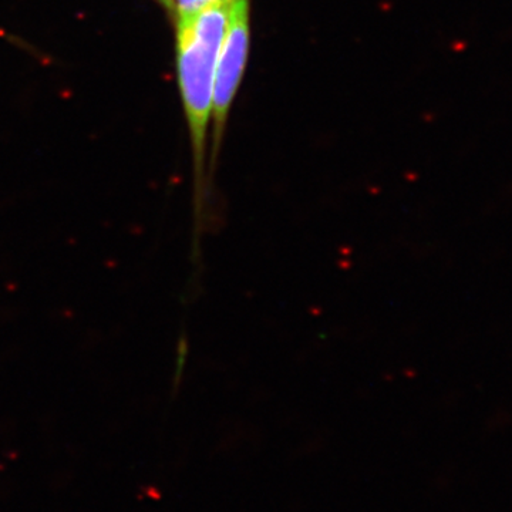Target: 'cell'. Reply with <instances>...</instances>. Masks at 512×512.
<instances>
[{
  "label": "cell",
  "instance_id": "obj_1",
  "mask_svg": "<svg viewBox=\"0 0 512 512\" xmlns=\"http://www.w3.org/2000/svg\"><path fill=\"white\" fill-rule=\"evenodd\" d=\"M229 6L204 10L191 18L175 19L177 23V72L181 96L190 130L195 173L194 245L192 261L200 264V235L207 231V181L205 153L207 133L214 106L215 69L218 52L228 23Z\"/></svg>",
  "mask_w": 512,
  "mask_h": 512
},
{
  "label": "cell",
  "instance_id": "obj_2",
  "mask_svg": "<svg viewBox=\"0 0 512 512\" xmlns=\"http://www.w3.org/2000/svg\"><path fill=\"white\" fill-rule=\"evenodd\" d=\"M251 45V0H234L229 5L228 23L218 52L215 69L214 106H212L211 171L220 151L222 137L232 104L247 69Z\"/></svg>",
  "mask_w": 512,
  "mask_h": 512
},
{
  "label": "cell",
  "instance_id": "obj_3",
  "mask_svg": "<svg viewBox=\"0 0 512 512\" xmlns=\"http://www.w3.org/2000/svg\"><path fill=\"white\" fill-rule=\"evenodd\" d=\"M234 0H174L175 19L191 18L204 10L229 6Z\"/></svg>",
  "mask_w": 512,
  "mask_h": 512
},
{
  "label": "cell",
  "instance_id": "obj_4",
  "mask_svg": "<svg viewBox=\"0 0 512 512\" xmlns=\"http://www.w3.org/2000/svg\"><path fill=\"white\" fill-rule=\"evenodd\" d=\"M156 2L158 3V5L161 6V8H164L165 10H167L168 13L174 15V0H156Z\"/></svg>",
  "mask_w": 512,
  "mask_h": 512
}]
</instances>
